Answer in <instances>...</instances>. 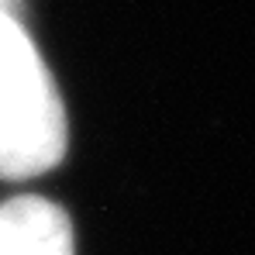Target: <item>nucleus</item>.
I'll list each match as a JSON object with an SVG mask.
<instances>
[{"label":"nucleus","instance_id":"7ed1b4c3","mask_svg":"<svg viewBox=\"0 0 255 255\" xmlns=\"http://www.w3.org/2000/svg\"><path fill=\"white\" fill-rule=\"evenodd\" d=\"M0 10H10V14H17V10H21V0H0Z\"/></svg>","mask_w":255,"mask_h":255},{"label":"nucleus","instance_id":"f03ea898","mask_svg":"<svg viewBox=\"0 0 255 255\" xmlns=\"http://www.w3.org/2000/svg\"><path fill=\"white\" fill-rule=\"evenodd\" d=\"M0 255H76L66 211L31 193L0 204Z\"/></svg>","mask_w":255,"mask_h":255},{"label":"nucleus","instance_id":"f257e3e1","mask_svg":"<svg viewBox=\"0 0 255 255\" xmlns=\"http://www.w3.org/2000/svg\"><path fill=\"white\" fill-rule=\"evenodd\" d=\"M66 155V111L55 80L17 14L0 10V176L31 179Z\"/></svg>","mask_w":255,"mask_h":255}]
</instances>
